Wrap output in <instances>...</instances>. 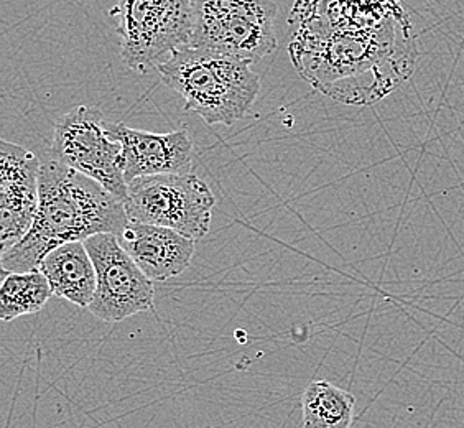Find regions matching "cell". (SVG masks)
<instances>
[{"label": "cell", "instance_id": "cell-14", "mask_svg": "<svg viewBox=\"0 0 464 428\" xmlns=\"http://www.w3.org/2000/svg\"><path fill=\"white\" fill-rule=\"evenodd\" d=\"M50 297L52 288L40 270L9 274L0 282V321L9 323L38 313Z\"/></svg>", "mask_w": 464, "mask_h": 428}, {"label": "cell", "instance_id": "cell-9", "mask_svg": "<svg viewBox=\"0 0 464 428\" xmlns=\"http://www.w3.org/2000/svg\"><path fill=\"white\" fill-rule=\"evenodd\" d=\"M38 169L40 160L34 153L0 139V260L32 226ZM7 276L0 262V282Z\"/></svg>", "mask_w": 464, "mask_h": 428}, {"label": "cell", "instance_id": "cell-12", "mask_svg": "<svg viewBox=\"0 0 464 428\" xmlns=\"http://www.w3.org/2000/svg\"><path fill=\"white\" fill-rule=\"evenodd\" d=\"M38 270L48 280L53 297L88 310L96 292V270L84 242H68L52 250Z\"/></svg>", "mask_w": 464, "mask_h": 428}, {"label": "cell", "instance_id": "cell-8", "mask_svg": "<svg viewBox=\"0 0 464 428\" xmlns=\"http://www.w3.org/2000/svg\"><path fill=\"white\" fill-rule=\"evenodd\" d=\"M96 270V292L91 315L106 323H119L153 308L155 288L114 234H96L84 241Z\"/></svg>", "mask_w": 464, "mask_h": 428}, {"label": "cell", "instance_id": "cell-13", "mask_svg": "<svg viewBox=\"0 0 464 428\" xmlns=\"http://www.w3.org/2000/svg\"><path fill=\"white\" fill-rule=\"evenodd\" d=\"M353 394L328 381H314L302 395L304 428H349L354 419Z\"/></svg>", "mask_w": 464, "mask_h": 428}, {"label": "cell", "instance_id": "cell-11", "mask_svg": "<svg viewBox=\"0 0 464 428\" xmlns=\"http://www.w3.org/2000/svg\"><path fill=\"white\" fill-rule=\"evenodd\" d=\"M117 241L152 282L181 276L195 256V241L153 224L129 221Z\"/></svg>", "mask_w": 464, "mask_h": 428}, {"label": "cell", "instance_id": "cell-6", "mask_svg": "<svg viewBox=\"0 0 464 428\" xmlns=\"http://www.w3.org/2000/svg\"><path fill=\"white\" fill-rule=\"evenodd\" d=\"M215 205L213 191L193 173L135 179L124 201L129 221L167 228L195 242L209 232Z\"/></svg>", "mask_w": 464, "mask_h": 428}, {"label": "cell", "instance_id": "cell-7", "mask_svg": "<svg viewBox=\"0 0 464 428\" xmlns=\"http://www.w3.org/2000/svg\"><path fill=\"white\" fill-rule=\"evenodd\" d=\"M121 153V143L109 134V122L96 107H74L54 124L50 159L94 180L124 203L127 183Z\"/></svg>", "mask_w": 464, "mask_h": 428}, {"label": "cell", "instance_id": "cell-15", "mask_svg": "<svg viewBox=\"0 0 464 428\" xmlns=\"http://www.w3.org/2000/svg\"><path fill=\"white\" fill-rule=\"evenodd\" d=\"M191 2H193V4H195V0H191Z\"/></svg>", "mask_w": 464, "mask_h": 428}, {"label": "cell", "instance_id": "cell-3", "mask_svg": "<svg viewBox=\"0 0 464 428\" xmlns=\"http://www.w3.org/2000/svg\"><path fill=\"white\" fill-rule=\"evenodd\" d=\"M157 72L185 101V109L208 125L229 127L241 121L259 96L260 78L250 63L215 50L187 46Z\"/></svg>", "mask_w": 464, "mask_h": 428}, {"label": "cell", "instance_id": "cell-4", "mask_svg": "<svg viewBox=\"0 0 464 428\" xmlns=\"http://www.w3.org/2000/svg\"><path fill=\"white\" fill-rule=\"evenodd\" d=\"M129 70L147 74L187 48L193 35L191 0H119L111 10Z\"/></svg>", "mask_w": 464, "mask_h": 428}, {"label": "cell", "instance_id": "cell-5", "mask_svg": "<svg viewBox=\"0 0 464 428\" xmlns=\"http://www.w3.org/2000/svg\"><path fill=\"white\" fill-rule=\"evenodd\" d=\"M274 0H195L189 46L242 62H259L277 48Z\"/></svg>", "mask_w": 464, "mask_h": 428}, {"label": "cell", "instance_id": "cell-1", "mask_svg": "<svg viewBox=\"0 0 464 428\" xmlns=\"http://www.w3.org/2000/svg\"><path fill=\"white\" fill-rule=\"evenodd\" d=\"M290 58L314 90L369 106L409 80L419 50L402 0H295Z\"/></svg>", "mask_w": 464, "mask_h": 428}, {"label": "cell", "instance_id": "cell-10", "mask_svg": "<svg viewBox=\"0 0 464 428\" xmlns=\"http://www.w3.org/2000/svg\"><path fill=\"white\" fill-rule=\"evenodd\" d=\"M109 134L122 147L121 163L127 185L142 177L191 173L195 145L187 129L155 134L117 122L109 124Z\"/></svg>", "mask_w": 464, "mask_h": 428}, {"label": "cell", "instance_id": "cell-2", "mask_svg": "<svg viewBox=\"0 0 464 428\" xmlns=\"http://www.w3.org/2000/svg\"><path fill=\"white\" fill-rule=\"evenodd\" d=\"M127 223L121 199L76 170L46 159L36 175L32 226L0 262L7 274L34 272L63 244L84 242L96 234L119 236Z\"/></svg>", "mask_w": 464, "mask_h": 428}]
</instances>
